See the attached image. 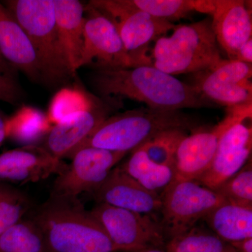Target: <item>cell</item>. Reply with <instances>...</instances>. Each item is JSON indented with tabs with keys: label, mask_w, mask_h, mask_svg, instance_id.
<instances>
[{
	"label": "cell",
	"mask_w": 252,
	"mask_h": 252,
	"mask_svg": "<svg viewBox=\"0 0 252 252\" xmlns=\"http://www.w3.org/2000/svg\"><path fill=\"white\" fill-rule=\"evenodd\" d=\"M227 203L252 208V165L247 162L233 177L217 189Z\"/></svg>",
	"instance_id": "4316f807"
},
{
	"label": "cell",
	"mask_w": 252,
	"mask_h": 252,
	"mask_svg": "<svg viewBox=\"0 0 252 252\" xmlns=\"http://www.w3.org/2000/svg\"><path fill=\"white\" fill-rule=\"evenodd\" d=\"M44 238V252H119L78 198L53 196L32 219Z\"/></svg>",
	"instance_id": "7a4b0ae2"
},
{
	"label": "cell",
	"mask_w": 252,
	"mask_h": 252,
	"mask_svg": "<svg viewBox=\"0 0 252 252\" xmlns=\"http://www.w3.org/2000/svg\"><path fill=\"white\" fill-rule=\"evenodd\" d=\"M120 167L144 188L160 195L175 181L174 169L151 160L142 147L132 151Z\"/></svg>",
	"instance_id": "44dd1931"
},
{
	"label": "cell",
	"mask_w": 252,
	"mask_h": 252,
	"mask_svg": "<svg viewBox=\"0 0 252 252\" xmlns=\"http://www.w3.org/2000/svg\"><path fill=\"white\" fill-rule=\"evenodd\" d=\"M6 136L21 142H32L48 130L47 123L40 117H22L21 114L6 121Z\"/></svg>",
	"instance_id": "83f0119b"
},
{
	"label": "cell",
	"mask_w": 252,
	"mask_h": 252,
	"mask_svg": "<svg viewBox=\"0 0 252 252\" xmlns=\"http://www.w3.org/2000/svg\"><path fill=\"white\" fill-rule=\"evenodd\" d=\"M165 250L167 252H237L231 244L211 230L196 226L170 239Z\"/></svg>",
	"instance_id": "603a6c76"
},
{
	"label": "cell",
	"mask_w": 252,
	"mask_h": 252,
	"mask_svg": "<svg viewBox=\"0 0 252 252\" xmlns=\"http://www.w3.org/2000/svg\"><path fill=\"white\" fill-rule=\"evenodd\" d=\"M97 203L156 217L162 208L161 195L151 191L134 180L120 166L114 167L93 192Z\"/></svg>",
	"instance_id": "5bb4252c"
},
{
	"label": "cell",
	"mask_w": 252,
	"mask_h": 252,
	"mask_svg": "<svg viewBox=\"0 0 252 252\" xmlns=\"http://www.w3.org/2000/svg\"><path fill=\"white\" fill-rule=\"evenodd\" d=\"M107 117V109L92 102L56 123L48 132L43 147L61 160L70 158Z\"/></svg>",
	"instance_id": "9a60e30c"
},
{
	"label": "cell",
	"mask_w": 252,
	"mask_h": 252,
	"mask_svg": "<svg viewBox=\"0 0 252 252\" xmlns=\"http://www.w3.org/2000/svg\"><path fill=\"white\" fill-rule=\"evenodd\" d=\"M197 74L194 87L212 103L228 107L252 103V64L223 59L216 67Z\"/></svg>",
	"instance_id": "7c38bea8"
},
{
	"label": "cell",
	"mask_w": 252,
	"mask_h": 252,
	"mask_svg": "<svg viewBox=\"0 0 252 252\" xmlns=\"http://www.w3.org/2000/svg\"><path fill=\"white\" fill-rule=\"evenodd\" d=\"M246 121L237 123L222 135L210 167L195 182L216 190L246 165L252 149V127Z\"/></svg>",
	"instance_id": "4fadbf2b"
},
{
	"label": "cell",
	"mask_w": 252,
	"mask_h": 252,
	"mask_svg": "<svg viewBox=\"0 0 252 252\" xmlns=\"http://www.w3.org/2000/svg\"><path fill=\"white\" fill-rule=\"evenodd\" d=\"M89 4L114 23L126 51L137 66L152 65L147 54L149 44L176 26L139 9L129 0H94Z\"/></svg>",
	"instance_id": "8992f818"
},
{
	"label": "cell",
	"mask_w": 252,
	"mask_h": 252,
	"mask_svg": "<svg viewBox=\"0 0 252 252\" xmlns=\"http://www.w3.org/2000/svg\"><path fill=\"white\" fill-rule=\"evenodd\" d=\"M188 135L187 131L172 129L158 134L141 146L151 160L174 169L175 155L181 141Z\"/></svg>",
	"instance_id": "d4e9b609"
},
{
	"label": "cell",
	"mask_w": 252,
	"mask_h": 252,
	"mask_svg": "<svg viewBox=\"0 0 252 252\" xmlns=\"http://www.w3.org/2000/svg\"><path fill=\"white\" fill-rule=\"evenodd\" d=\"M0 57L14 70L31 81L43 82L41 68L28 34L0 3Z\"/></svg>",
	"instance_id": "e0dca14e"
},
{
	"label": "cell",
	"mask_w": 252,
	"mask_h": 252,
	"mask_svg": "<svg viewBox=\"0 0 252 252\" xmlns=\"http://www.w3.org/2000/svg\"><path fill=\"white\" fill-rule=\"evenodd\" d=\"M67 164L51 155L44 147L34 145L0 154V182L27 184L59 175Z\"/></svg>",
	"instance_id": "2e32d148"
},
{
	"label": "cell",
	"mask_w": 252,
	"mask_h": 252,
	"mask_svg": "<svg viewBox=\"0 0 252 252\" xmlns=\"http://www.w3.org/2000/svg\"><path fill=\"white\" fill-rule=\"evenodd\" d=\"M252 107L249 103L228 107L224 119L211 130L186 136L176 152L175 181H195L203 175L211 164L220 137L237 123L252 119Z\"/></svg>",
	"instance_id": "9c48e42d"
},
{
	"label": "cell",
	"mask_w": 252,
	"mask_h": 252,
	"mask_svg": "<svg viewBox=\"0 0 252 252\" xmlns=\"http://www.w3.org/2000/svg\"><path fill=\"white\" fill-rule=\"evenodd\" d=\"M197 127L196 121L181 110L143 107L107 117L80 148L93 147L127 154L164 131L188 132Z\"/></svg>",
	"instance_id": "3957f363"
},
{
	"label": "cell",
	"mask_w": 252,
	"mask_h": 252,
	"mask_svg": "<svg viewBox=\"0 0 252 252\" xmlns=\"http://www.w3.org/2000/svg\"><path fill=\"white\" fill-rule=\"evenodd\" d=\"M42 233L32 220H22L0 235V252H44Z\"/></svg>",
	"instance_id": "cb8c5ba5"
},
{
	"label": "cell",
	"mask_w": 252,
	"mask_h": 252,
	"mask_svg": "<svg viewBox=\"0 0 252 252\" xmlns=\"http://www.w3.org/2000/svg\"><path fill=\"white\" fill-rule=\"evenodd\" d=\"M119 252L165 248L167 239L157 217L97 203L91 210Z\"/></svg>",
	"instance_id": "ba28073f"
},
{
	"label": "cell",
	"mask_w": 252,
	"mask_h": 252,
	"mask_svg": "<svg viewBox=\"0 0 252 252\" xmlns=\"http://www.w3.org/2000/svg\"><path fill=\"white\" fill-rule=\"evenodd\" d=\"M237 252H252V238L230 243Z\"/></svg>",
	"instance_id": "4dcf8cb0"
},
{
	"label": "cell",
	"mask_w": 252,
	"mask_h": 252,
	"mask_svg": "<svg viewBox=\"0 0 252 252\" xmlns=\"http://www.w3.org/2000/svg\"><path fill=\"white\" fill-rule=\"evenodd\" d=\"M6 137V121L0 115V147Z\"/></svg>",
	"instance_id": "1f68e13d"
},
{
	"label": "cell",
	"mask_w": 252,
	"mask_h": 252,
	"mask_svg": "<svg viewBox=\"0 0 252 252\" xmlns=\"http://www.w3.org/2000/svg\"><path fill=\"white\" fill-rule=\"evenodd\" d=\"M83 44L79 68L91 65L97 69L137 67L126 51L117 28L105 15L88 4L85 6Z\"/></svg>",
	"instance_id": "30bf717a"
},
{
	"label": "cell",
	"mask_w": 252,
	"mask_h": 252,
	"mask_svg": "<svg viewBox=\"0 0 252 252\" xmlns=\"http://www.w3.org/2000/svg\"><path fill=\"white\" fill-rule=\"evenodd\" d=\"M92 81L102 95L138 101L149 108L179 111L211 107L212 103L193 86L152 65L97 69Z\"/></svg>",
	"instance_id": "6da1fadb"
},
{
	"label": "cell",
	"mask_w": 252,
	"mask_h": 252,
	"mask_svg": "<svg viewBox=\"0 0 252 252\" xmlns=\"http://www.w3.org/2000/svg\"><path fill=\"white\" fill-rule=\"evenodd\" d=\"M126 154L93 147L77 149L58 175L51 195L78 198L86 192L92 193Z\"/></svg>",
	"instance_id": "8fae6325"
},
{
	"label": "cell",
	"mask_w": 252,
	"mask_h": 252,
	"mask_svg": "<svg viewBox=\"0 0 252 252\" xmlns=\"http://www.w3.org/2000/svg\"><path fill=\"white\" fill-rule=\"evenodd\" d=\"M31 206L26 194L10 186L0 185V235L23 220Z\"/></svg>",
	"instance_id": "484cf974"
},
{
	"label": "cell",
	"mask_w": 252,
	"mask_h": 252,
	"mask_svg": "<svg viewBox=\"0 0 252 252\" xmlns=\"http://www.w3.org/2000/svg\"><path fill=\"white\" fill-rule=\"evenodd\" d=\"M212 16L217 44L235 60L240 48L252 39L251 10L240 0H216Z\"/></svg>",
	"instance_id": "ac0fdd59"
},
{
	"label": "cell",
	"mask_w": 252,
	"mask_h": 252,
	"mask_svg": "<svg viewBox=\"0 0 252 252\" xmlns=\"http://www.w3.org/2000/svg\"><path fill=\"white\" fill-rule=\"evenodd\" d=\"M56 26L63 54L73 74L79 69L85 6L77 0H54Z\"/></svg>",
	"instance_id": "d6986e66"
},
{
	"label": "cell",
	"mask_w": 252,
	"mask_h": 252,
	"mask_svg": "<svg viewBox=\"0 0 252 252\" xmlns=\"http://www.w3.org/2000/svg\"><path fill=\"white\" fill-rule=\"evenodd\" d=\"M235 60L241 62L252 64V39H249L238 50Z\"/></svg>",
	"instance_id": "f546056e"
},
{
	"label": "cell",
	"mask_w": 252,
	"mask_h": 252,
	"mask_svg": "<svg viewBox=\"0 0 252 252\" xmlns=\"http://www.w3.org/2000/svg\"><path fill=\"white\" fill-rule=\"evenodd\" d=\"M4 4L34 47L43 82L59 86L74 76L60 42L54 0H9Z\"/></svg>",
	"instance_id": "5b68a950"
},
{
	"label": "cell",
	"mask_w": 252,
	"mask_h": 252,
	"mask_svg": "<svg viewBox=\"0 0 252 252\" xmlns=\"http://www.w3.org/2000/svg\"><path fill=\"white\" fill-rule=\"evenodd\" d=\"M203 220L212 232L228 243L252 238V208L250 207L225 202Z\"/></svg>",
	"instance_id": "ffe728a7"
},
{
	"label": "cell",
	"mask_w": 252,
	"mask_h": 252,
	"mask_svg": "<svg viewBox=\"0 0 252 252\" xmlns=\"http://www.w3.org/2000/svg\"><path fill=\"white\" fill-rule=\"evenodd\" d=\"M160 223L168 241L189 231L225 200L195 181H175L161 193Z\"/></svg>",
	"instance_id": "52a82bcc"
},
{
	"label": "cell",
	"mask_w": 252,
	"mask_h": 252,
	"mask_svg": "<svg viewBox=\"0 0 252 252\" xmlns=\"http://www.w3.org/2000/svg\"><path fill=\"white\" fill-rule=\"evenodd\" d=\"M172 31L171 35L155 41L150 54L154 67L175 76L210 70L221 62L210 18L176 26Z\"/></svg>",
	"instance_id": "277c9868"
},
{
	"label": "cell",
	"mask_w": 252,
	"mask_h": 252,
	"mask_svg": "<svg viewBox=\"0 0 252 252\" xmlns=\"http://www.w3.org/2000/svg\"><path fill=\"white\" fill-rule=\"evenodd\" d=\"M129 252H167L165 248H154V247H151V248H146L140 249V250H135V251Z\"/></svg>",
	"instance_id": "d6a6232c"
},
{
	"label": "cell",
	"mask_w": 252,
	"mask_h": 252,
	"mask_svg": "<svg viewBox=\"0 0 252 252\" xmlns=\"http://www.w3.org/2000/svg\"><path fill=\"white\" fill-rule=\"evenodd\" d=\"M16 72L0 57V101L16 104L22 99V90L15 79Z\"/></svg>",
	"instance_id": "f1b7e54d"
},
{
	"label": "cell",
	"mask_w": 252,
	"mask_h": 252,
	"mask_svg": "<svg viewBox=\"0 0 252 252\" xmlns=\"http://www.w3.org/2000/svg\"><path fill=\"white\" fill-rule=\"evenodd\" d=\"M131 4L154 17L170 21L185 17L192 11L212 14L215 1L195 0H129Z\"/></svg>",
	"instance_id": "7402d4cb"
}]
</instances>
